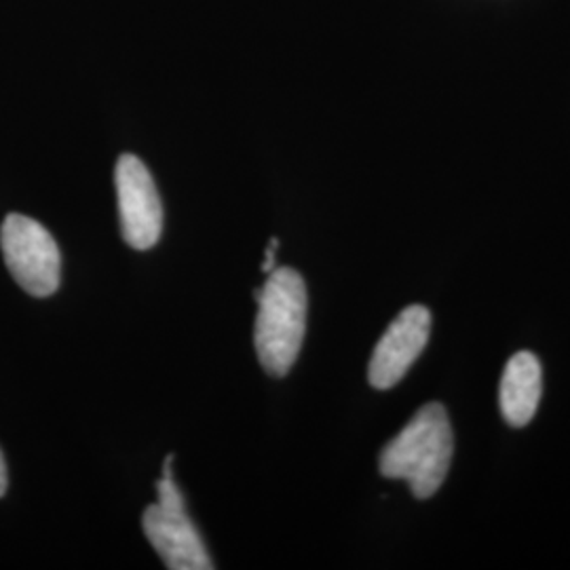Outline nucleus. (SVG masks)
I'll return each instance as SVG.
<instances>
[{"instance_id":"1","label":"nucleus","mask_w":570,"mask_h":570,"mask_svg":"<svg viewBox=\"0 0 570 570\" xmlns=\"http://www.w3.org/2000/svg\"><path fill=\"white\" fill-rule=\"evenodd\" d=\"M454 452L449 412L442 404L421 407L381 452L385 478L406 480L416 499H429L444 484Z\"/></svg>"},{"instance_id":"2","label":"nucleus","mask_w":570,"mask_h":570,"mask_svg":"<svg viewBox=\"0 0 570 570\" xmlns=\"http://www.w3.org/2000/svg\"><path fill=\"white\" fill-rule=\"evenodd\" d=\"M254 298L258 301L254 327L258 362L271 376H285L298 360L305 341V279L289 266H275Z\"/></svg>"},{"instance_id":"3","label":"nucleus","mask_w":570,"mask_h":570,"mask_svg":"<svg viewBox=\"0 0 570 570\" xmlns=\"http://www.w3.org/2000/svg\"><path fill=\"white\" fill-rule=\"evenodd\" d=\"M4 265L23 292L47 298L58 292L61 282L60 247L51 233L37 220L11 214L0 228Z\"/></svg>"},{"instance_id":"4","label":"nucleus","mask_w":570,"mask_h":570,"mask_svg":"<svg viewBox=\"0 0 570 570\" xmlns=\"http://www.w3.org/2000/svg\"><path fill=\"white\" fill-rule=\"evenodd\" d=\"M122 239L134 249H150L164 233V205L148 167L136 155H121L115 167Z\"/></svg>"},{"instance_id":"5","label":"nucleus","mask_w":570,"mask_h":570,"mask_svg":"<svg viewBox=\"0 0 570 570\" xmlns=\"http://www.w3.org/2000/svg\"><path fill=\"white\" fill-rule=\"evenodd\" d=\"M431 313L421 305L406 306L374 346L367 381L374 389L395 387L428 346Z\"/></svg>"},{"instance_id":"6","label":"nucleus","mask_w":570,"mask_h":570,"mask_svg":"<svg viewBox=\"0 0 570 570\" xmlns=\"http://www.w3.org/2000/svg\"><path fill=\"white\" fill-rule=\"evenodd\" d=\"M144 534L171 570H209L214 562L186 510L148 505L142 515Z\"/></svg>"},{"instance_id":"7","label":"nucleus","mask_w":570,"mask_h":570,"mask_svg":"<svg viewBox=\"0 0 570 570\" xmlns=\"http://www.w3.org/2000/svg\"><path fill=\"white\" fill-rule=\"evenodd\" d=\"M543 376L537 355L520 351L511 357L501 379L499 404L501 414L511 428L529 425L541 402Z\"/></svg>"},{"instance_id":"8","label":"nucleus","mask_w":570,"mask_h":570,"mask_svg":"<svg viewBox=\"0 0 570 570\" xmlns=\"http://www.w3.org/2000/svg\"><path fill=\"white\" fill-rule=\"evenodd\" d=\"M277 247H279V239L273 237L271 244L266 247L265 263H263V271H265V273L275 271V249H277Z\"/></svg>"},{"instance_id":"9","label":"nucleus","mask_w":570,"mask_h":570,"mask_svg":"<svg viewBox=\"0 0 570 570\" xmlns=\"http://www.w3.org/2000/svg\"><path fill=\"white\" fill-rule=\"evenodd\" d=\"M9 487V478H7V463H4V456H2V450H0V497L7 492Z\"/></svg>"}]
</instances>
